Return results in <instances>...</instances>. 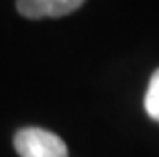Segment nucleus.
Instances as JSON below:
<instances>
[{
	"label": "nucleus",
	"instance_id": "3",
	"mask_svg": "<svg viewBox=\"0 0 159 157\" xmlns=\"http://www.w3.org/2000/svg\"><path fill=\"white\" fill-rule=\"evenodd\" d=\"M145 110L149 114V118L157 120L159 122V67L153 72L149 80V86H147L145 92Z\"/></svg>",
	"mask_w": 159,
	"mask_h": 157
},
{
	"label": "nucleus",
	"instance_id": "2",
	"mask_svg": "<svg viewBox=\"0 0 159 157\" xmlns=\"http://www.w3.org/2000/svg\"><path fill=\"white\" fill-rule=\"evenodd\" d=\"M86 0H16V8L27 19H57L78 10Z\"/></svg>",
	"mask_w": 159,
	"mask_h": 157
},
{
	"label": "nucleus",
	"instance_id": "1",
	"mask_svg": "<svg viewBox=\"0 0 159 157\" xmlns=\"http://www.w3.org/2000/svg\"><path fill=\"white\" fill-rule=\"evenodd\" d=\"M14 149L20 157H67V145L55 133L27 127L14 135Z\"/></svg>",
	"mask_w": 159,
	"mask_h": 157
}]
</instances>
